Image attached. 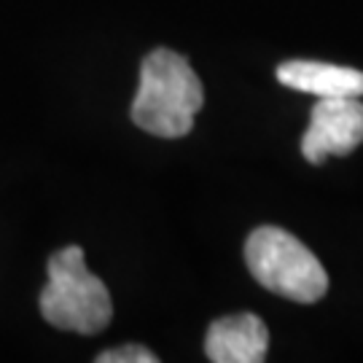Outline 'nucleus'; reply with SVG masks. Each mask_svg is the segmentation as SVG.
<instances>
[{
    "instance_id": "f257e3e1",
    "label": "nucleus",
    "mask_w": 363,
    "mask_h": 363,
    "mask_svg": "<svg viewBox=\"0 0 363 363\" xmlns=\"http://www.w3.org/2000/svg\"><path fill=\"white\" fill-rule=\"evenodd\" d=\"M205 105L202 81L189 60L169 49H154L140 67V86L132 100V121L156 138H183Z\"/></svg>"
},
{
    "instance_id": "f03ea898",
    "label": "nucleus",
    "mask_w": 363,
    "mask_h": 363,
    "mask_svg": "<svg viewBox=\"0 0 363 363\" xmlns=\"http://www.w3.org/2000/svg\"><path fill=\"white\" fill-rule=\"evenodd\" d=\"M49 283L40 291V315L46 323L76 334H97L113 318V301L100 277L86 269L84 250L67 245L49 259Z\"/></svg>"
},
{
    "instance_id": "7ed1b4c3",
    "label": "nucleus",
    "mask_w": 363,
    "mask_h": 363,
    "mask_svg": "<svg viewBox=\"0 0 363 363\" xmlns=\"http://www.w3.org/2000/svg\"><path fill=\"white\" fill-rule=\"evenodd\" d=\"M245 261L250 274L272 294L312 304L328 291V274L318 256L286 229L259 226L247 237Z\"/></svg>"
},
{
    "instance_id": "20e7f679",
    "label": "nucleus",
    "mask_w": 363,
    "mask_h": 363,
    "mask_svg": "<svg viewBox=\"0 0 363 363\" xmlns=\"http://www.w3.org/2000/svg\"><path fill=\"white\" fill-rule=\"evenodd\" d=\"M363 143L361 97H323L310 111V127L301 138V154L310 164L328 156H347Z\"/></svg>"
},
{
    "instance_id": "39448f33",
    "label": "nucleus",
    "mask_w": 363,
    "mask_h": 363,
    "mask_svg": "<svg viewBox=\"0 0 363 363\" xmlns=\"http://www.w3.org/2000/svg\"><path fill=\"white\" fill-rule=\"evenodd\" d=\"M205 352L216 363H261L269 352V331L253 312L229 315L208 328Z\"/></svg>"
},
{
    "instance_id": "423d86ee",
    "label": "nucleus",
    "mask_w": 363,
    "mask_h": 363,
    "mask_svg": "<svg viewBox=\"0 0 363 363\" xmlns=\"http://www.w3.org/2000/svg\"><path fill=\"white\" fill-rule=\"evenodd\" d=\"M277 78L288 89L323 97H363V73L355 67L328 65V62H310L296 60L277 67Z\"/></svg>"
},
{
    "instance_id": "0eeeda50",
    "label": "nucleus",
    "mask_w": 363,
    "mask_h": 363,
    "mask_svg": "<svg viewBox=\"0 0 363 363\" xmlns=\"http://www.w3.org/2000/svg\"><path fill=\"white\" fill-rule=\"evenodd\" d=\"M156 358L151 350H145L140 345H124L118 350H105L97 355V363H156Z\"/></svg>"
}]
</instances>
